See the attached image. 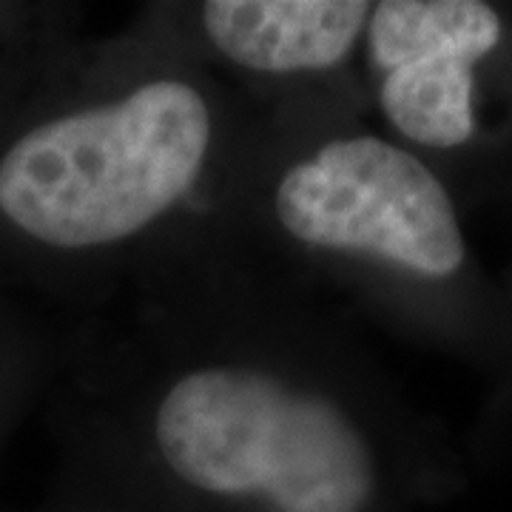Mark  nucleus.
I'll list each match as a JSON object with an SVG mask.
<instances>
[{"mask_svg":"<svg viewBox=\"0 0 512 512\" xmlns=\"http://www.w3.org/2000/svg\"><path fill=\"white\" fill-rule=\"evenodd\" d=\"M211 140L200 94L180 80L29 131L0 160V211L55 248L117 242L191 191Z\"/></svg>","mask_w":512,"mask_h":512,"instance_id":"obj_1","label":"nucleus"},{"mask_svg":"<svg viewBox=\"0 0 512 512\" xmlns=\"http://www.w3.org/2000/svg\"><path fill=\"white\" fill-rule=\"evenodd\" d=\"M157 444L185 484L217 495H265L279 512H362L373 458L328 399L268 373H188L157 410Z\"/></svg>","mask_w":512,"mask_h":512,"instance_id":"obj_2","label":"nucleus"},{"mask_svg":"<svg viewBox=\"0 0 512 512\" xmlns=\"http://www.w3.org/2000/svg\"><path fill=\"white\" fill-rule=\"evenodd\" d=\"M276 217L308 245L365 251L424 276L456 274L464 262L444 185L413 154L376 137L328 143L288 171Z\"/></svg>","mask_w":512,"mask_h":512,"instance_id":"obj_3","label":"nucleus"},{"mask_svg":"<svg viewBox=\"0 0 512 512\" xmlns=\"http://www.w3.org/2000/svg\"><path fill=\"white\" fill-rule=\"evenodd\" d=\"M359 0H211L205 32L222 55L256 72H316L336 66L365 29Z\"/></svg>","mask_w":512,"mask_h":512,"instance_id":"obj_4","label":"nucleus"},{"mask_svg":"<svg viewBox=\"0 0 512 512\" xmlns=\"http://www.w3.org/2000/svg\"><path fill=\"white\" fill-rule=\"evenodd\" d=\"M501 40V20L478 0H384L370 18V49L393 72L424 57L476 63Z\"/></svg>","mask_w":512,"mask_h":512,"instance_id":"obj_5","label":"nucleus"},{"mask_svg":"<svg viewBox=\"0 0 512 512\" xmlns=\"http://www.w3.org/2000/svg\"><path fill=\"white\" fill-rule=\"evenodd\" d=\"M461 57H424L387 72L382 109L413 143L453 148L473 134V74Z\"/></svg>","mask_w":512,"mask_h":512,"instance_id":"obj_6","label":"nucleus"}]
</instances>
